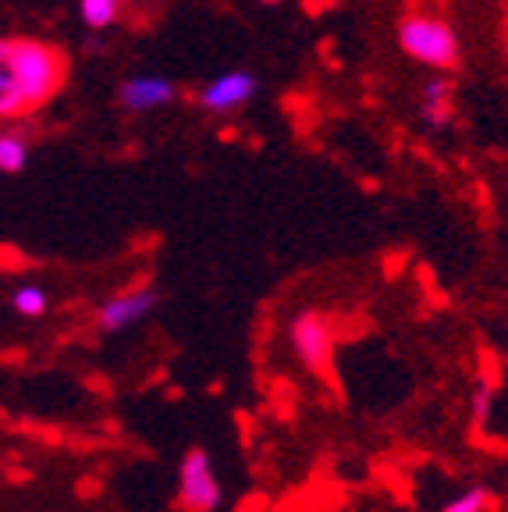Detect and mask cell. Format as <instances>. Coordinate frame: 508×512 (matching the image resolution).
<instances>
[{"mask_svg":"<svg viewBox=\"0 0 508 512\" xmlns=\"http://www.w3.org/2000/svg\"><path fill=\"white\" fill-rule=\"evenodd\" d=\"M11 306H15V313H22V317H43L50 303L40 285H18L15 296H11Z\"/></svg>","mask_w":508,"mask_h":512,"instance_id":"cell-11","label":"cell"},{"mask_svg":"<svg viewBox=\"0 0 508 512\" xmlns=\"http://www.w3.org/2000/svg\"><path fill=\"white\" fill-rule=\"evenodd\" d=\"M420 118L430 132H445L455 125V82L448 75L430 72L420 86Z\"/></svg>","mask_w":508,"mask_h":512,"instance_id":"cell-8","label":"cell"},{"mask_svg":"<svg viewBox=\"0 0 508 512\" xmlns=\"http://www.w3.org/2000/svg\"><path fill=\"white\" fill-rule=\"evenodd\" d=\"M395 43L405 57L427 72L452 75L462 68V40L452 22L441 15H427V11H409L398 18L395 25Z\"/></svg>","mask_w":508,"mask_h":512,"instance_id":"cell-2","label":"cell"},{"mask_svg":"<svg viewBox=\"0 0 508 512\" xmlns=\"http://www.w3.org/2000/svg\"><path fill=\"white\" fill-rule=\"evenodd\" d=\"M25 160H29V143L25 136L11 132V128H0V171L4 175H18L25 168Z\"/></svg>","mask_w":508,"mask_h":512,"instance_id":"cell-10","label":"cell"},{"mask_svg":"<svg viewBox=\"0 0 508 512\" xmlns=\"http://www.w3.org/2000/svg\"><path fill=\"white\" fill-rule=\"evenodd\" d=\"M292 349L306 370L313 374H324L327 363H331V349H334V335H331V324H327L324 313H299L292 324Z\"/></svg>","mask_w":508,"mask_h":512,"instance_id":"cell-6","label":"cell"},{"mask_svg":"<svg viewBox=\"0 0 508 512\" xmlns=\"http://www.w3.org/2000/svg\"><path fill=\"white\" fill-rule=\"evenodd\" d=\"M125 11V0H79V18L93 32L111 29Z\"/></svg>","mask_w":508,"mask_h":512,"instance_id":"cell-9","label":"cell"},{"mask_svg":"<svg viewBox=\"0 0 508 512\" xmlns=\"http://www.w3.org/2000/svg\"><path fill=\"white\" fill-rule=\"evenodd\" d=\"M68 79L61 47L32 36L0 40V121H18L47 107Z\"/></svg>","mask_w":508,"mask_h":512,"instance_id":"cell-1","label":"cell"},{"mask_svg":"<svg viewBox=\"0 0 508 512\" xmlns=\"http://www.w3.org/2000/svg\"><path fill=\"white\" fill-rule=\"evenodd\" d=\"M260 4H267V8H278V4H285V0H260Z\"/></svg>","mask_w":508,"mask_h":512,"instance_id":"cell-14","label":"cell"},{"mask_svg":"<svg viewBox=\"0 0 508 512\" xmlns=\"http://www.w3.org/2000/svg\"><path fill=\"white\" fill-rule=\"evenodd\" d=\"M260 93V79L246 68H231L221 72L217 79H210L207 86L196 93V104L207 114H235Z\"/></svg>","mask_w":508,"mask_h":512,"instance_id":"cell-5","label":"cell"},{"mask_svg":"<svg viewBox=\"0 0 508 512\" xmlns=\"http://www.w3.org/2000/svg\"><path fill=\"white\" fill-rule=\"evenodd\" d=\"M178 86L167 75H132L118 86V104L128 114H150L160 107L175 104Z\"/></svg>","mask_w":508,"mask_h":512,"instance_id":"cell-7","label":"cell"},{"mask_svg":"<svg viewBox=\"0 0 508 512\" xmlns=\"http://www.w3.org/2000/svg\"><path fill=\"white\" fill-rule=\"evenodd\" d=\"M157 306H160V292L153 285L125 288V292L111 296L100 310H96V328L104 331V335H118V331L143 324Z\"/></svg>","mask_w":508,"mask_h":512,"instance_id":"cell-4","label":"cell"},{"mask_svg":"<svg viewBox=\"0 0 508 512\" xmlns=\"http://www.w3.org/2000/svg\"><path fill=\"white\" fill-rule=\"evenodd\" d=\"M491 406H494V392L487 384H480L477 392H473V420H477L480 431H484L487 420H491Z\"/></svg>","mask_w":508,"mask_h":512,"instance_id":"cell-13","label":"cell"},{"mask_svg":"<svg viewBox=\"0 0 508 512\" xmlns=\"http://www.w3.org/2000/svg\"><path fill=\"white\" fill-rule=\"evenodd\" d=\"M224 491L214 473V463L203 448L185 452L182 470H178V505L185 512H214L221 505Z\"/></svg>","mask_w":508,"mask_h":512,"instance_id":"cell-3","label":"cell"},{"mask_svg":"<svg viewBox=\"0 0 508 512\" xmlns=\"http://www.w3.org/2000/svg\"><path fill=\"white\" fill-rule=\"evenodd\" d=\"M487 509H491V495H487V488H466L441 512H487Z\"/></svg>","mask_w":508,"mask_h":512,"instance_id":"cell-12","label":"cell"}]
</instances>
